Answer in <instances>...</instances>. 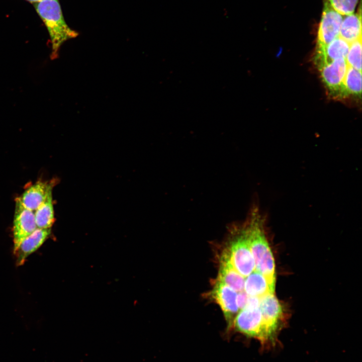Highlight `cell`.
<instances>
[{"instance_id":"6da1fadb","label":"cell","mask_w":362,"mask_h":362,"mask_svg":"<svg viewBox=\"0 0 362 362\" xmlns=\"http://www.w3.org/2000/svg\"><path fill=\"white\" fill-rule=\"evenodd\" d=\"M265 221L266 216L260 209L258 201H254L244 223L254 259L255 270L266 278L272 289L275 290V263L266 236Z\"/></svg>"},{"instance_id":"ba28073f","label":"cell","mask_w":362,"mask_h":362,"mask_svg":"<svg viewBox=\"0 0 362 362\" xmlns=\"http://www.w3.org/2000/svg\"><path fill=\"white\" fill-rule=\"evenodd\" d=\"M212 298L220 307L228 327L233 326V321L239 311L237 303V292L223 282L217 280L211 292Z\"/></svg>"},{"instance_id":"9c48e42d","label":"cell","mask_w":362,"mask_h":362,"mask_svg":"<svg viewBox=\"0 0 362 362\" xmlns=\"http://www.w3.org/2000/svg\"><path fill=\"white\" fill-rule=\"evenodd\" d=\"M37 228L34 212L24 207L16 199L13 227V252Z\"/></svg>"},{"instance_id":"52a82bcc","label":"cell","mask_w":362,"mask_h":362,"mask_svg":"<svg viewBox=\"0 0 362 362\" xmlns=\"http://www.w3.org/2000/svg\"><path fill=\"white\" fill-rule=\"evenodd\" d=\"M342 19V15L325 0L318 31L317 46H326L339 37Z\"/></svg>"},{"instance_id":"277c9868","label":"cell","mask_w":362,"mask_h":362,"mask_svg":"<svg viewBox=\"0 0 362 362\" xmlns=\"http://www.w3.org/2000/svg\"><path fill=\"white\" fill-rule=\"evenodd\" d=\"M261 311L268 347L275 346L278 334L283 325L284 313L281 302L274 293H269L259 298Z\"/></svg>"},{"instance_id":"ac0fdd59","label":"cell","mask_w":362,"mask_h":362,"mask_svg":"<svg viewBox=\"0 0 362 362\" xmlns=\"http://www.w3.org/2000/svg\"><path fill=\"white\" fill-rule=\"evenodd\" d=\"M345 60L348 66L361 71V39L350 44Z\"/></svg>"},{"instance_id":"7c38bea8","label":"cell","mask_w":362,"mask_h":362,"mask_svg":"<svg viewBox=\"0 0 362 362\" xmlns=\"http://www.w3.org/2000/svg\"><path fill=\"white\" fill-rule=\"evenodd\" d=\"M53 184L42 181L37 182L27 189L22 195L16 199L25 208L35 211L52 191Z\"/></svg>"},{"instance_id":"2e32d148","label":"cell","mask_w":362,"mask_h":362,"mask_svg":"<svg viewBox=\"0 0 362 362\" xmlns=\"http://www.w3.org/2000/svg\"><path fill=\"white\" fill-rule=\"evenodd\" d=\"M34 216L37 228H51L55 221L52 191L49 193L44 202L34 211Z\"/></svg>"},{"instance_id":"e0dca14e","label":"cell","mask_w":362,"mask_h":362,"mask_svg":"<svg viewBox=\"0 0 362 362\" xmlns=\"http://www.w3.org/2000/svg\"><path fill=\"white\" fill-rule=\"evenodd\" d=\"M348 96L360 97L361 93V71L348 66L344 79Z\"/></svg>"},{"instance_id":"7a4b0ae2","label":"cell","mask_w":362,"mask_h":362,"mask_svg":"<svg viewBox=\"0 0 362 362\" xmlns=\"http://www.w3.org/2000/svg\"><path fill=\"white\" fill-rule=\"evenodd\" d=\"M33 5L49 33L52 49L51 57L56 58L62 45L76 37L78 33L66 23L59 0H45Z\"/></svg>"},{"instance_id":"4fadbf2b","label":"cell","mask_w":362,"mask_h":362,"mask_svg":"<svg viewBox=\"0 0 362 362\" xmlns=\"http://www.w3.org/2000/svg\"><path fill=\"white\" fill-rule=\"evenodd\" d=\"M245 278L234 267L226 249L220 259V264L217 280L229 286L237 292L244 291Z\"/></svg>"},{"instance_id":"8992f818","label":"cell","mask_w":362,"mask_h":362,"mask_svg":"<svg viewBox=\"0 0 362 362\" xmlns=\"http://www.w3.org/2000/svg\"><path fill=\"white\" fill-rule=\"evenodd\" d=\"M233 326L236 331L259 340L262 346L268 347L267 341L259 307L244 308L234 318Z\"/></svg>"},{"instance_id":"5bb4252c","label":"cell","mask_w":362,"mask_h":362,"mask_svg":"<svg viewBox=\"0 0 362 362\" xmlns=\"http://www.w3.org/2000/svg\"><path fill=\"white\" fill-rule=\"evenodd\" d=\"M361 16L360 7L358 13H353L343 17L339 36L349 44L361 39Z\"/></svg>"},{"instance_id":"8fae6325","label":"cell","mask_w":362,"mask_h":362,"mask_svg":"<svg viewBox=\"0 0 362 362\" xmlns=\"http://www.w3.org/2000/svg\"><path fill=\"white\" fill-rule=\"evenodd\" d=\"M51 228H37L32 234L26 237L14 252L17 266L22 265L27 258L39 249L49 238Z\"/></svg>"},{"instance_id":"30bf717a","label":"cell","mask_w":362,"mask_h":362,"mask_svg":"<svg viewBox=\"0 0 362 362\" xmlns=\"http://www.w3.org/2000/svg\"><path fill=\"white\" fill-rule=\"evenodd\" d=\"M348 42L339 36L324 46L316 47L314 63L318 69L339 59H345L349 48Z\"/></svg>"},{"instance_id":"9a60e30c","label":"cell","mask_w":362,"mask_h":362,"mask_svg":"<svg viewBox=\"0 0 362 362\" xmlns=\"http://www.w3.org/2000/svg\"><path fill=\"white\" fill-rule=\"evenodd\" d=\"M244 291L248 296L258 298L275 292L266 278L256 270H254L245 278Z\"/></svg>"},{"instance_id":"ffe728a7","label":"cell","mask_w":362,"mask_h":362,"mask_svg":"<svg viewBox=\"0 0 362 362\" xmlns=\"http://www.w3.org/2000/svg\"><path fill=\"white\" fill-rule=\"evenodd\" d=\"M248 296L244 291L237 292V303L239 311L243 309L246 306Z\"/></svg>"},{"instance_id":"5b68a950","label":"cell","mask_w":362,"mask_h":362,"mask_svg":"<svg viewBox=\"0 0 362 362\" xmlns=\"http://www.w3.org/2000/svg\"><path fill=\"white\" fill-rule=\"evenodd\" d=\"M347 66L345 59L339 58L318 69L328 94L334 99L342 100L349 96L344 83Z\"/></svg>"},{"instance_id":"3957f363","label":"cell","mask_w":362,"mask_h":362,"mask_svg":"<svg viewBox=\"0 0 362 362\" xmlns=\"http://www.w3.org/2000/svg\"><path fill=\"white\" fill-rule=\"evenodd\" d=\"M227 251L235 269L244 278L255 270V262L251 253L244 223L232 226Z\"/></svg>"},{"instance_id":"d6986e66","label":"cell","mask_w":362,"mask_h":362,"mask_svg":"<svg viewBox=\"0 0 362 362\" xmlns=\"http://www.w3.org/2000/svg\"><path fill=\"white\" fill-rule=\"evenodd\" d=\"M330 6L342 16L353 13L358 0H326Z\"/></svg>"},{"instance_id":"44dd1931","label":"cell","mask_w":362,"mask_h":362,"mask_svg":"<svg viewBox=\"0 0 362 362\" xmlns=\"http://www.w3.org/2000/svg\"><path fill=\"white\" fill-rule=\"evenodd\" d=\"M26 1L34 4L35 3H38V2H41L43 1H45V0H26Z\"/></svg>"}]
</instances>
